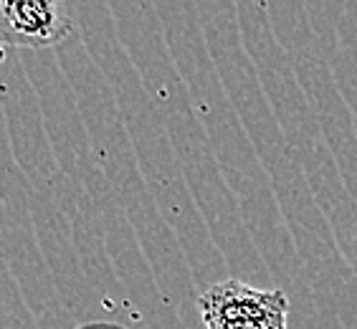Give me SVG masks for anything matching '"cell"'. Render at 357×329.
<instances>
[{
	"label": "cell",
	"instance_id": "6da1fadb",
	"mask_svg": "<svg viewBox=\"0 0 357 329\" xmlns=\"http://www.w3.org/2000/svg\"><path fill=\"white\" fill-rule=\"evenodd\" d=\"M203 329H289L282 289H256L241 279L208 286L198 299Z\"/></svg>",
	"mask_w": 357,
	"mask_h": 329
},
{
	"label": "cell",
	"instance_id": "7a4b0ae2",
	"mask_svg": "<svg viewBox=\"0 0 357 329\" xmlns=\"http://www.w3.org/2000/svg\"><path fill=\"white\" fill-rule=\"evenodd\" d=\"M63 0H0V46L51 48L71 33Z\"/></svg>",
	"mask_w": 357,
	"mask_h": 329
}]
</instances>
